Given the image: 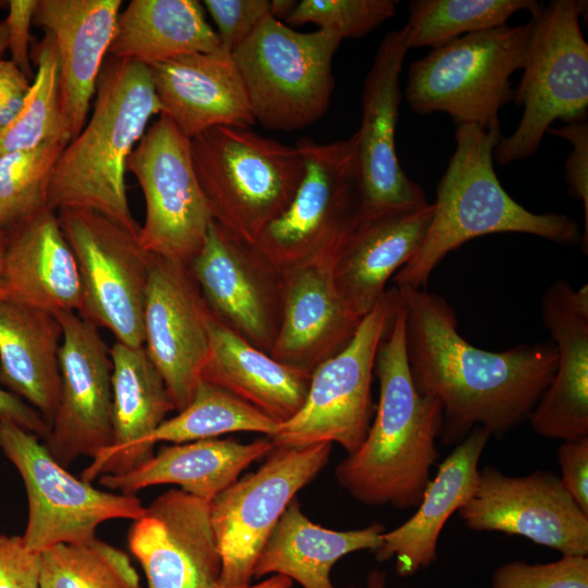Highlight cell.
I'll return each instance as SVG.
<instances>
[{"label":"cell","mask_w":588,"mask_h":588,"mask_svg":"<svg viewBox=\"0 0 588 588\" xmlns=\"http://www.w3.org/2000/svg\"><path fill=\"white\" fill-rule=\"evenodd\" d=\"M397 290L408 368L417 391L441 407V443L456 445L476 427L501 438L528 420L555 373L553 342L481 350L458 332L443 297L426 289Z\"/></svg>","instance_id":"obj_1"},{"label":"cell","mask_w":588,"mask_h":588,"mask_svg":"<svg viewBox=\"0 0 588 588\" xmlns=\"http://www.w3.org/2000/svg\"><path fill=\"white\" fill-rule=\"evenodd\" d=\"M375 375L379 399L373 420L359 448L336 465L335 478L364 505L414 509L440 456L437 440L442 412L438 402L420 394L413 382L402 298L378 348Z\"/></svg>","instance_id":"obj_2"},{"label":"cell","mask_w":588,"mask_h":588,"mask_svg":"<svg viewBox=\"0 0 588 588\" xmlns=\"http://www.w3.org/2000/svg\"><path fill=\"white\" fill-rule=\"evenodd\" d=\"M95 95L91 117L56 163L47 206L54 211L93 210L139 233L128 206L125 172L149 120L161 114L150 69L109 57Z\"/></svg>","instance_id":"obj_3"},{"label":"cell","mask_w":588,"mask_h":588,"mask_svg":"<svg viewBox=\"0 0 588 588\" xmlns=\"http://www.w3.org/2000/svg\"><path fill=\"white\" fill-rule=\"evenodd\" d=\"M501 137L500 128L457 125L455 150L437 185L428 232L419 250L394 274V286L426 289L449 253L483 235L525 233L558 244L581 243L572 218L531 212L506 193L494 171L493 151Z\"/></svg>","instance_id":"obj_4"},{"label":"cell","mask_w":588,"mask_h":588,"mask_svg":"<svg viewBox=\"0 0 588 588\" xmlns=\"http://www.w3.org/2000/svg\"><path fill=\"white\" fill-rule=\"evenodd\" d=\"M191 150L212 219L249 246L287 208L305 173L296 145L249 128H209L191 139Z\"/></svg>","instance_id":"obj_5"},{"label":"cell","mask_w":588,"mask_h":588,"mask_svg":"<svg viewBox=\"0 0 588 588\" xmlns=\"http://www.w3.org/2000/svg\"><path fill=\"white\" fill-rule=\"evenodd\" d=\"M587 1L553 0L531 16L523 75L514 101L523 107L516 130L499 140L501 166L534 156L552 123L587 118L588 44L580 28Z\"/></svg>","instance_id":"obj_6"},{"label":"cell","mask_w":588,"mask_h":588,"mask_svg":"<svg viewBox=\"0 0 588 588\" xmlns=\"http://www.w3.org/2000/svg\"><path fill=\"white\" fill-rule=\"evenodd\" d=\"M531 22L456 38L411 64L405 98L419 114L443 112L456 125L500 128L499 111L514 99L511 75L522 70Z\"/></svg>","instance_id":"obj_7"},{"label":"cell","mask_w":588,"mask_h":588,"mask_svg":"<svg viewBox=\"0 0 588 588\" xmlns=\"http://www.w3.org/2000/svg\"><path fill=\"white\" fill-rule=\"evenodd\" d=\"M342 41L317 29L294 30L272 15L232 53L255 121L271 131L301 130L328 110L332 61Z\"/></svg>","instance_id":"obj_8"},{"label":"cell","mask_w":588,"mask_h":588,"mask_svg":"<svg viewBox=\"0 0 588 588\" xmlns=\"http://www.w3.org/2000/svg\"><path fill=\"white\" fill-rule=\"evenodd\" d=\"M296 146L305 161L303 180L253 246L280 273L339 250L359 221L363 200L356 133L332 143L303 138Z\"/></svg>","instance_id":"obj_9"},{"label":"cell","mask_w":588,"mask_h":588,"mask_svg":"<svg viewBox=\"0 0 588 588\" xmlns=\"http://www.w3.org/2000/svg\"><path fill=\"white\" fill-rule=\"evenodd\" d=\"M400 306L397 287L387 289L348 344L315 368L302 408L270 438L274 448L338 443L347 454L359 448L376 409L371 383L377 352Z\"/></svg>","instance_id":"obj_10"},{"label":"cell","mask_w":588,"mask_h":588,"mask_svg":"<svg viewBox=\"0 0 588 588\" xmlns=\"http://www.w3.org/2000/svg\"><path fill=\"white\" fill-rule=\"evenodd\" d=\"M332 443L274 448L262 465L217 494L210 518L222 568L218 588L252 584L256 560L299 490L328 464Z\"/></svg>","instance_id":"obj_11"},{"label":"cell","mask_w":588,"mask_h":588,"mask_svg":"<svg viewBox=\"0 0 588 588\" xmlns=\"http://www.w3.org/2000/svg\"><path fill=\"white\" fill-rule=\"evenodd\" d=\"M75 255L82 299L78 315L110 330L118 342L143 346V316L151 254L110 218L87 209L57 211Z\"/></svg>","instance_id":"obj_12"},{"label":"cell","mask_w":588,"mask_h":588,"mask_svg":"<svg viewBox=\"0 0 588 588\" xmlns=\"http://www.w3.org/2000/svg\"><path fill=\"white\" fill-rule=\"evenodd\" d=\"M0 450L21 475L27 494L25 544L42 552L64 543H84L110 519L139 518L145 506L135 494L113 493L71 475L39 437L15 425L0 427Z\"/></svg>","instance_id":"obj_13"},{"label":"cell","mask_w":588,"mask_h":588,"mask_svg":"<svg viewBox=\"0 0 588 588\" xmlns=\"http://www.w3.org/2000/svg\"><path fill=\"white\" fill-rule=\"evenodd\" d=\"M126 170L145 198L138 235L143 248L188 266L213 220L194 169L191 139L160 114L132 151Z\"/></svg>","instance_id":"obj_14"},{"label":"cell","mask_w":588,"mask_h":588,"mask_svg":"<svg viewBox=\"0 0 588 588\" xmlns=\"http://www.w3.org/2000/svg\"><path fill=\"white\" fill-rule=\"evenodd\" d=\"M456 513L473 531L520 536L562 555L588 556V514L549 470L510 476L486 465Z\"/></svg>","instance_id":"obj_15"},{"label":"cell","mask_w":588,"mask_h":588,"mask_svg":"<svg viewBox=\"0 0 588 588\" xmlns=\"http://www.w3.org/2000/svg\"><path fill=\"white\" fill-rule=\"evenodd\" d=\"M54 316L62 328L61 395L44 444L66 468L112 443V362L98 327L75 311Z\"/></svg>","instance_id":"obj_16"},{"label":"cell","mask_w":588,"mask_h":588,"mask_svg":"<svg viewBox=\"0 0 588 588\" xmlns=\"http://www.w3.org/2000/svg\"><path fill=\"white\" fill-rule=\"evenodd\" d=\"M187 267L209 311L269 354L281 322V273L215 220Z\"/></svg>","instance_id":"obj_17"},{"label":"cell","mask_w":588,"mask_h":588,"mask_svg":"<svg viewBox=\"0 0 588 588\" xmlns=\"http://www.w3.org/2000/svg\"><path fill=\"white\" fill-rule=\"evenodd\" d=\"M408 50L404 26L387 33L364 83L356 132L363 187L359 221L428 203L421 186L403 171L395 149L400 76Z\"/></svg>","instance_id":"obj_18"},{"label":"cell","mask_w":588,"mask_h":588,"mask_svg":"<svg viewBox=\"0 0 588 588\" xmlns=\"http://www.w3.org/2000/svg\"><path fill=\"white\" fill-rule=\"evenodd\" d=\"M208 311L188 267L151 255L143 345L177 412L200 381L209 350Z\"/></svg>","instance_id":"obj_19"},{"label":"cell","mask_w":588,"mask_h":588,"mask_svg":"<svg viewBox=\"0 0 588 588\" xmlns=\"http://www.w3.org/2000/svg\"><path fill=\"white\" fill-rule=\"evenodd\" d=\"M148 588H218L222 560L210 503L181 489L157 497L127 534Z\"/></svg>","instance_id":"obj_20"},{"label":"cell","mask_w":588,"mask_h":588,"mask_svg":"<svg viewBox=\"0 0 588 588\" xmlns=\"http://www.w3.org/2000/svg\"><path fill=\"white\" fill-rule=\"evenodd\" d=\"M339 250L323 253L281 273V322L269 354L309 373L348 344L362 320L345 304L335 284Z\"/></svg>","instance_id":"obj_21"},{"label":"cell","mask_w":588,"mask_h":588,"mask_svg":"<svg viewBox=\"0 0 588 588\" xmlns=\"http://www.w3.org/2000/svg\"><path fill=\"white\" fill-rule=\"evenodd\" d=\"M121 5V0H37L33 24L56 47L60 111L70 142L87 122Z\"/></svg>","instance_id":"obj_22"},{"label":"cell","mask_w":588,"mask_h":588,"mask_svg":"<svg viewBox=\"0 0 588 588\" xmlns=\"http://www.w3.org/2000/svg\"><path fill=\"white\" fill-rule=\"evenodd\" d=\"M541 314L558 354L554 377L528 420L540 437L569 441L588 437V285L553 282Z\"/></svg>","instance_id":"obj_23"},{"label":"cell","mask_w":588,"mask_h":588,"mask_svg":"<svg viewBox=\"0 0 588 588\" xmlns=\"http://www.w3.org/2000/svg\"><path fill=\"white\" fill-rule=\"evenodd\" d=\"M149 69L161 114L188 139L216 126L255 124L232 54L223 50L184 54Z\"/></svg>","instance_id":"obj_24"},{"label":"cell","mask_w":588,"mask_h":588,"mask_svg":"<svg viewBox=\"0 0 588 588\" xmlns=\"http://www.w3.org/2000/svg\"><path fill=\"white\" fill-rule=\"evenodd\" d=\"M4 233L0 297L52 315L78 313V267L57 211L45 208Z\"/></svg>","instance_id":"obj_25"},{"label":"cell","mask_w":588,"mask_h":588,"mask_svg":"<svg viewBox=\"0 0 588 588\" xmlns=\"http://www.w3.org/2000/svg\"><path fill=\"white\" fill-rule=\"evenodd\" d=\"M112 362V443L82 471L91 482L103 475L124 474L154 454L149 438L175 411L166 383L144 345L115 342Z\"/></svg>","instance_id":"obj_26"},{"label":"cell","mask_w":588,"mask_h":588,"mask_svg":"<svg viewBox=\"0 0 588 588\" xmlns=\"http://www.w3.org/2000/svg\"><path fill=\"white\" fill-rule=\"evenodd\" d=\"M430 203L358 221L334 262V280L348 308L363 318L382 298L387 284L421 247Z\"/></svg>","instance_id":"obj_27"},{"label":"cell","mask_w":588,"mask_h":588,"mask_svg":"<svg viewBox=\"0 0 588 588\" xmlns=\"http://www.w3.org/2000/svg\"><path fill=\"white\" fill-rule=\"evenodd\" d=\"M491 433L474 428L438 465L417 506L406 522L384 530L381 544L373 551L378 561L395 559L400 576H412L437 560L440 534L474 490L479 460Z\"/></svg>","instance_id":"obj_28"},{"label":"cell","mask_w":588,"mask_h":588,"mask_svg":"<svg viewBox=\"0 0 588 588\" xmlns=\"http://www.w3.org/2000/svg\"><path fill=\"white\" fill-rule=\"evenodd\" d=\"M207 329L209 350L200 380L225 390L280 424L298 413L311 373L253 346L210 311Z\"/></svg>","instance_id":"obj_29"},{"label":"cell","mask_w":588,"mask_h":588,"mask_svg":"<svg viewBox=\"0 0 588 588\" xmlns=\"http://www.w3.org/2000/svg\"><path fill=\"white\" fill-rule=\"evenodd\" d=\"M272 449L268 437L248 443L233 439H205L164 445L124 474L100 476L99 483L124 494L171 483L210 502Z\"/></svg>","instance_id":"obj_30"},{"label":"cell","mask_w":588,"mask_h":588,"mask_svg":"<svg viewBox=\"0 0 588 588\" xmlns=\"http://www.w3.org/2000/svg\"><path fill=\"white\" fill-rule=\"evenodd\" d=\"M62 328L54 315L0 297V383L49 429L61 395Z\"/></svg>","instance_id":"obj_31"},{"label":"cell","mask_w":588,"mask_h":588,"mask_svg":"<svg viewBox=\"0 0 588 588\" xmlns=\"http://www.w3.org/2000/svg\"><path fill=\"white\" fill-rule=\"evenodd\" d=\"M384 530L379 523L343 531L326 528L310 520L295 498L265 542L254 578L282 575L303 588H335L331 580L334 564L352 552H373Z\"/></svg>","instance_id":"obj_32"},{"label":"cell","mask_w":588,"mask_h":588,"mask_svg":"<svg viewBox=\"0 0 588 588\" xmlns=\"http://www.w3.org/2000/svg\"><path fill=\"white\" fill-rule=\"evenodd\" d=\"M221 50L199 1L132 0L119 14L108 54L152 66L184 54Z\"/></svg>","instance_id":"obj_33"},{"label":"cell","mask_w":588,"mask_h":588,"mask_svg":"<svg viewBox=\"0 0 588 588\" xmlns=\"http://www.w3.org/2000/svg\"><path fill=\"white\" fill-rule=\"evenodd\" d=\"M281 424L268 417L225 390L200 380L188 405L170 419L162 421L149 438L172 444L215 439L236 431L258 432L269 439L278 433Z\"/></svg>","instance_id":"obj_34"},{"label":"cell","mask_w":588,"mask_h":588,"mask_svg":"<svg viewBox=\"0 0 588 588\" xmlns=\"http://www.w3.org/2000/svg\"><path fill=\"white\" fill-rule=\"evenodd\" d=\"M535 0H414L406 28L411 48H436L462 36L506 25L519 11L536 15Z\"/></svg>","instance_id":"obj_35"},{"label":"cell","mask_w":588,"mask_h":588,"mask_svg":"<svg viewBox=\"0 0 588 588\" xmlns=\"http://www.w3.org/2000/svg\"><path fill=\"white\" fill-rule=\"evenodd\" d=\"M39 588H140L127 555L94 538L40 552Z\"/></svg>","instance_id":"obj_36"},{"label":"cell","mask_w":588,"mask_h":588,"mask_svg":"<svg viewBox=\"0 0 588 588\" xmlns=\"http://www.w3.org/2000/svg\"><path fill=\"white\" fill-rule=\"evenodd\" d=\"M30 57L37 73L21 110L0 131V156L29 149L56 137L70 142L60 111L58 57L50 35L45 34Z\"/></svg>","instance_id":"obj_37"},{"label":"cell","mask_w":588,"mask_h":588,"mask_svg":"<svg viewBox=\"0 0 588 588\" xmlns=\"http://www.w3.org/2000/svg\"><path fill=\"white\" fill-rule=\"evenodd\" d=\"M56 137L36 147L0 156V229L5 231L48 208L56 163L69 144Z\"/></svg>","instance_id":"obj_38"},{"label":"cell","mask_w":588,"mask_h":588,"mask_svg":"<svg viewBox=\"0 0 588 588\" xmlns=\"http://www.w3.org/2000/svg\"><path fill=\"white\" fill-rule=\"evenodd\" d=\"M396 0H302L286 17L294 25L311 23L342 40L360 38L394 16Z\"/></svg>","instance_id":"obj_39"},{"label":"cell","mask_w":588,"mask_h":588,"mask_svg":"<svg viewBox=\"0 0 588 588\" xmlns=\"http://www.w3.org/2000/svg\"><path fill=\"white\" fill-rule=\"evenodd\" d=\"M491 588H588V556L562 555L535 564L511 561L495 569Z\"/></svg>","instance_id":"obj_40"},{"label":"cell","mask_w":588,"mask_h":588,"mask_svg":"<svg viewBox=\"0 0 588 588\" xmlns=\"http://www.w3.org/2000/svg\"><path fill=\"white\" fill-rule=\"evenodd\" d=\"M203 3L217 26L221 49L230 54L272 12L271 0H205Z\"/></svg>","instance_id":"obj_41"},{"label":"cell","mask_w":588,"mask_h":588,"mask_svg":"<svg viewBox=\"0 0 588 588\" xmlns=\"http://www.w3.org/2000/svg\"><path fill=\"white\" fill-rule=\"evenodd\" d=\"M547 133L566 139L572 144L565 162V179L568 193L581 201L585 208V230L581 238L583 250L588 249V122L587 118L564 123L561 127H550Z\"/></svg>","instance_id":"obj_42"},{"label":"cell","mask_w":588,"mask_h":588,"mask_svg":"<svg viewBox=\"0 0 588 588\" xmlns=\"http://www.w3.org/2000/svg\"><path fill=\"white\" fill-rule=\"evenodd\" d=\"M40 553L22 536L0 535V588H39Z\"/></svg>","instance_id":"obj_43"},{"label":"cell","mask_w":588,"mask_h":588,"mask_svg":"<svg viewBox=\"0 0 588 588\" xmlns=\"http://www.w3.org/2000/svg\"><path fill=\"white\" fill-rule=\"evenodd\" d=\"M556 457L564 489L588 514V437L563 441Z\"/></svg>","instance_id":"obj_44"},{"label":"cell","mask_w":588,"mask_h":588,"mask_svg":"<svg viewBox=\"0 0 588 588\" xmlns=\"http://www.w3.org/2000/svg\"><path fill=\"white\" fill-rule=\"evenodd\" d=\"M37 0H10L9 13L4 21L8 30V49L11 61L29 79L30 68V26Z\"/></svg>","instance_id":"obj_45"},{"label":"cell","mask_w":588,"mask_h":588,"mask_svg":"<svg viewBox=\"0 0 588 588\" xmlns=\"http://www.w3.org/2000/svg\"><path fill=\"white\" fill-rule=\"evenodd\" d=\"M32 83L11 61L0 59V131L16 117Z\"/></svg>","instance_id":"obj_46"},{"label":"cell","mask_w":588,"mask_h":588,"mask_svg":"<svg viewBox=\"0 0 588 588\" xmlns=\"http://www.w3.org/2000/svg\"><path fill=\"white\" fill-rule=\"evenodd\" d=\"M15 425L45 439L49 427L41 415L22 399L0 387V427Z\"/></svg>","instance_id":"obj_47"},{"label":"cell","mask_w":588,"mask_h":588,"mask_svg":"<svg viewBox=\"0 0 588 588\" xmlns=\"http://www.w3.org/2000/svg\"><path fill=\"white\" fill-rule=\"evenodd\" d=\"M293 581L282 575H271L258 584H250L244 588H291Z\"/></svg>","instance_id":"obj_48"},{"label":"cell","mask_w":588,"mask_h":588,"mask_svg":"<svg viewBox=\"0 0 588 588\" xmlns=\"http://www.w3.org/2000/svg\"><path fill=\"white\" fill-rule=\"evenodd\" d=\"M271 15L279 21H281V19L286 20L297 4V2L293 0H271Z\"/></svg>","instance_id":"obj_49"},{"label":"cell","mask_w":588,"mask_h":588,"mask_svg":"<svg viewBox=\"0 0 588 588\" xmlns=\"http://www.w3.org/2000/svg\"><path fill=\"white\" fill-rule=\"evenodd\" d=\"M360 588V587H348ZM365 588H387V575L379 569H372L366 579Z\"/></svg>","instance_id":"obj_50"},{"label":"cell","mask_w":588,"mask_h":588,"mask_svg":"<svg viewBox=\"0 0 588 588\" xmlns=\"http://www.w3.org/2000/svg\"><path fill=\"white\" fill-rule=\"evenodd\" d=\"M7 49H8V30L3 21V22H0V59Z\"/></svg>","instance_id":"obj_51"},{"label":"cell","mask_w":588,"mask_h":588,"mask_svg":"<svg viewBox=\"0 0 588 588\" xmlns=\"http://www.w3.org/2000/svg\"><path fill=\"white\" fill-rule=\"evenodd\" d=\"M4 243H5V233L3 230L0 229V269H1L3 252H4Z\"/></svg>","instance_id":"obj_52"},{"label":"cell","mask_w":588,"mask_h":588,"mask_svg":"<svg viewBox=\"0 0 588 588\" xmlns=\"http://www.w3.org/2000/svg\"><path fill=\"white\" fill-rule=\"evenodd\" d=\"M7 3H8V1L0 0V8H2L3 5H5Z\"/></svg>","instance_id":"obj_53"}]
</instances>
